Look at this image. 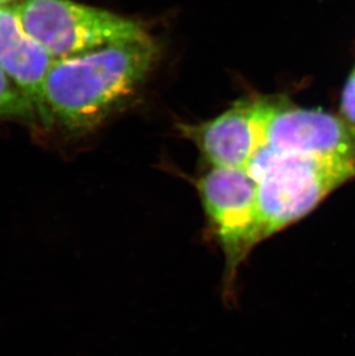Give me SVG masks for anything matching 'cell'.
I'll return each mask as SVG.
<instances>
[{"instance_id": "9c48e42d", "label": "cell", "mask_w": 355, "mask_h": 356, "mask_svg": "<svg viewBox=\"0 0 355 356\" xmlns=\"http://www.w3.org/2000/svg\"><path fill=\"white\" fill-rule=\"evenodd\" d=\"M340 108L344 120L355 128V68L342 91Z\"/></svg>"}, {"instance_id": "8992f818", "label": "cell", "mask_w": 355, "mask_h": 356, "mask_svg": "<svg viewBox=\"0 0 355 356\" xmlns=\"http://www.w3.org/2000/svg\"><path fill=\"white\" fill-rule=\"evenodd\" d=\"M180 131L212 168H248L265 147L258 101L239 102L217 118L181 124Z\"/></svg>"}, {"instance_id": "30bf717a", "label": "cell", "mask_w": 355, "mask_h": 356, "mask_svg": "<svg viewBox=\"0 0 355 356\" xmlns=\"http://www.w3.org/2000/svg\"><path fill=\"white\" fill-rule=\"evenodd\" d=\"M21 0H0V6L3 5H14V3H19Z\"/></svg>"}, {"instance_id": "277c9868", "label": "cell", "mask_w": 355, "mask_h": 356, "mask_svg": "<svg viewBox=\"0 0 355 356\" xmlns=\"http://www.w3.org/2000/svg\"><path fill=\"white\" fill-rule=\"evenodd\" d=\"M196 187L224 252L228 287L249 252L263 241L258 184L247 168H212L198 179Z\"/></svg>"}, {"instance_id": "6da1fadb", "label": "cell", "mask_w": 355, "mask_h": 356, "mask_svg": "<svg viewBox=\"0 0 355 356\" xmlns=\"http://www.w3.org/2000/svg\"><path fill=\"white\" fill-rule=\"evenodd\" d=\"M157 45L142 34L74 57L57 59L45 84L52 127L81 138L101 127L145 80Z\"/></svg>"}, {"instance_id": "7a4b0ae2", "label": "cell", "mask_w": 355, "mask_h": 356, "mask_svg": "<svg viewBox=\"0 0 355 356\" xmlns=\"http://www.w3.org/2000/svg\"><path fill=\"white\" fill-rule=\"evenodd\" d=\"M258 184L262 236H275L355 179V161L277 155L262 148L247 168Z\"/></svg>"}, {"instance_id": "ba28073f", "label": "cell", "mask_w": 355, "mask_h": 356, "mask_svg": "<svg viewBox=\"0 0 355 356\" xmlns=\"http://www.w3.org/2000/svg\"><path fill=\"white\" fill-rule=\"evenodd\" d=\"M0 121L38 124L36 112L27 98L0 68Z\"/></svg>"}, {"instance_id": "3957f363", "label": "cell", "mask_w": 355, "mask_h": 356, "mask_svg": "<svg viewBox=\"0 0 355 356\" xmlns=\"http://www.w3.org/2000/svg\"><path fill=\"white\" fill-rule=\"evenodd\" d=\"M17 17L52 57H74L143 33L134 21L73 0H21Z\"/></svg>"}, {"instance_id": "52a82bcc", "label": "cell", "mask_w": 355, "mask_h": 356, "mask_svg": "<svg viewBox=\"0 0 355 356\" xmlns=\"http://www.w3.org/2000/svg\"><path fill=\"white\" fill-rule=\"evenodd\" d=\"M54 59L21 24L13 5L0 6V68L27 98L40 128H52L45 84Z\"/></svg>"}, {"instance_id": "5b68a950", "label": "cell", "mask_w": 355, "mask_h": 356, "mask_svg": "<svg viewBox=\"0 0 355 356\" xmlns=\"http://www.w3.org/2000/svg\"><path fill=\"white\" fill-rule=\"evenodd\" d=\"M265 147L277 155L355 161V128L344 119L281 101L260 99Z\"/></svg>"}]
</instances>
